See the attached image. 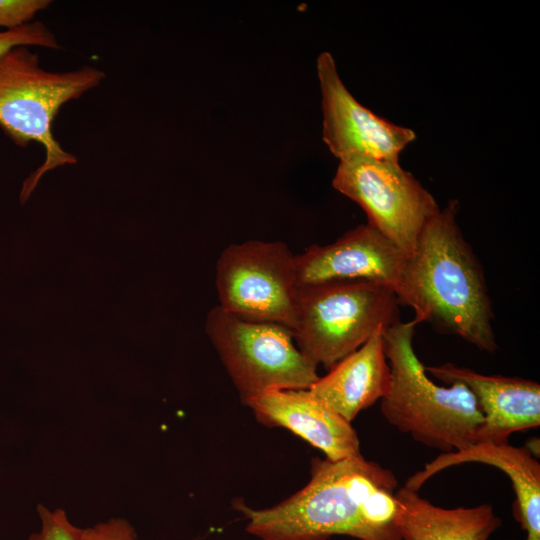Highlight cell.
Returning <instances> with one entry per match:
<instances>
[{
    "mask_svg": "<svg viewBox=\"0 0 540 540\" xmlns=\"http://www.w3.org/2000/svg\"><path fill=\"white\" fill-rule=\"evenodd\" d=\"M394 473L362 455L332 461L315 458L309 482L265 509L234 504L248 520L246 531L261 540H402Z\"/></svg>",
    "mask_w": 540,
    "mask_h": 540,
    "instance_id": "obj_1",
    "label": "cell"
},
{
    "mask_svg": "<svg viewBox=\"0 0 540 540\" xmlns=\"http://www.w3.org/2000/svg\"><path fill=\"white\" fill-rule=\"evenodd\" d=\"M451 200L424 226L394 287L417 324L427 322L486 352L497 350L483 268L457 222Z\"/></svg>",
    "mask_w": 540,
    "mask_h": 540,
    "instance_id": "obj_2",
    "label": "cell"
},
{
    "mask_svg": "<svg viewBox=\"0 0 540 540\" xmlns=\"http://www.w3.org/2000/svg\"><path fill=\"white\" fill-rule=\"evenodd\" d=\"M416 323L397 321L383 333L390 383L381 399L383 417L399 431L442 453L476 440L483 414L460 383L442 387L427 375L413 348Z\"/></svg>",
    "mask_w": 540,
    "mask_h": 540,
    "instance_id": "obj_3",
    "label": "cell"
},
{
    "mask_svg": "<svg viewBox=\"0 0 540 540\" xmlns=\"http://www.w3.org/2000/svg\"><path fill=\"white\" fill-rule=\"evenodd\" d=\"M105 73L93 66L67 72H50L40 66L37 53L20 46L0 55V128L18 146L40 143L43 164L24 181L20 192L24 204L50 170L78 162L53 135L60 108L98 86Z\"/></svg>",
    "mask_w": 540,
    "mask_h": 540,
    "instance_id": "obj_4",
    "label": "cell"
},
{
    "mask_svg": "<svg viewBox=\"0 0 540 540\" xmlns=\"http://www.w3.org/2000/svg\"><path fill=\"white\" fill-rule=\"evenodd\" d=\"M392 287L375 282L299 286L295 293L293 336L314 364L331 368L378 330L398 320Z\"/></svg>",
    "mask_w": 540,
    "mask_h": 540,
    "instance_id": "obj_5",
    "label": "cell"
},
{
    "mask_svg": "<svg viewBox=\"0 0 540 540\" xmlns=\"http://www.w3.org/2000/svg\"><path fill=\"white\" fill-rule=\"evenodd\" d=\"M205 331L243 402L266 391L308 389L319 378L287 326L244 320L216 305Z\"/></svg>",
    "mask_w": 540,
    "mask_h": 540,
    "instance_id": "obj_6",
    "label": "cell"
},
{
    "mask_svg": "<svg viewBox=\"0 0 540 540\" xmlns=\"http://www.w3.org/2000/svg\"><path fill=\"white\" fill-rule=\"evenodd\" d=\"M296 254L280 241L229 244L216 263L218 306L238 318L294 326Z\"/></svg>",
    "mask_w": 540,
    "mask_h": 540,
    "instance_id": "obj_7",
    "label": "cell"
},
{
    "mask_svg": "<svg viewBox=\"0 0 540 540\" xmlns=\"http://www.w3.org/2000/svg\"><path fill=\"white\" fill-rule=\"evenodd\" d=\"M332 185L357 203L370 226L408 255L440 208L434 196L399 162L340 160Z\"/></svg>",
    "mask_w": 540,
    "mask_h": 540,
    "instance_id": "obj_8",
    "label": "cell"
},
{
    "mask_svg": "<svg viewBox=\"0 0 540 540\" xmlns=\"http://www.w3.org/2000/svg\"><path fill=\"white\" fill-rule=\"evenodd\" d=\"M322 96L323 140L339 160L370 158L399 162L415 132L374 114L342 82L335 60L322 52L316 62Z\"/></svg>",
    "mask_w": 540,
    "mask_h": 540,
    "instance_id": "obj_9",
    "label": "cell"
},
{
    "mask_svg": "<svg viewBox=\"0 0 540 540\" xmlns=\"http://www.w3.org/2000/svg\"><path fill=\"white\" fill-rule=\"evenodd\" d=\"M406 254L369 224L359 225L325 245L296 254V284L375 282L393 288Z\"/></svg>",
    "mask_w": 540,
    "mask_h": 540,
    "instance_id": "obj_10",
    "label": "cell"
},
{
    "mask_svg": "<svg viewBox=\"0 0 540 540\" xmlns=\"http://www.w3.org/2000/svg\"><path fill=\"white\" fill-rule=\"evenodd\" d=\"M425 370L449 385L463 384L472 393L483 414L475 442H508L512 433L540 425V385L535 381L484 375L452 363Z\"/></svg>",
    "mask_w": 540,
    "mask_h": 540,
    "instance_id": "obj_11",
    "label": "cell"
},
{
    "mask_svg": "<svg viewBox=\"0 0 540 540\" xmlns=\"http://www.w3.org/2000/svg\"><path fill=\"white\" fill-rule=\"evenodd\" d=\"M257 421L286 428L332 461L361 455L360 441L351 423L317 399L309 389L271 390L244 402Z\"/></svg>",
    "mask_w": 540,
    "mask_h": 540,
    "instance_id": "obj_12",
    "label": "cell"
},
{
    "mask_svg": "<svg viewBox=\"0 0 540 540\" xmlns=\"http://www.w3.org/2000/svg\"><path fill=\"white\" fill-rule=\"evenodd\" d=\"M463 463L487 464L504 472L514 489L515 516L526 533L525 540H540V464L527 446L475 442L461 450L441 453L410 476L404 486L418 491L435 474Z\"/></svg>",
    "mask_w": 540,
    "mask_h": 540,
    "instance_id": "obj_13",
    "label": "cell"
},
{
    "mask_svg": "<svg viewBox=\"0 0 540 540\" xmlns=\"http://www.w3.org/2000/svg\"><path fill=\"white\" fill-rule=\"evenodd\" d=\"M386 329L378 330L308 388L317 399L350 423L359 412L381 400L388 390L390 368L383 341Z\"/></svg>",
    "mask_w": 540,
    "mask_h": 540,
    "instance_id": "obj_14",
    "label": "cell"
},
{
    "mask_svg": "<svg viewBox=\"0 0 540 540\" xmlns=\"http://www.w3.org/2000/svg\"><path fill=\"white\" fill-rule=\"evenodd\" d=\"M402 540H488L501 519L488 504L443 508L402 486L396 491Z\"/></svg>",
    "mask_w": 540,
    "mask_h": 540,
    "instance_id": "obj_15",
    "label": "cell"
},
{
    "mask_svg": "<svg viewBox=\"0 0 540 540\" xmlns=\"http://www.w3.org/2000/svg\"><path fill=\"white\" fill-rule=\"evenodd\" d=\"M20 46L51 49L61 47L52 31L40 21H33L13 30L0 31V55Z\"/></svg>",
    "mask_w": 540,
    "mask_h": 540,
    "instance_id": "obj_16",
    "label": "cell"
},
{
    "mask_svg": "<svg viewBox=\"0 0 540 540\" xmlns=\"http://www.w3.org/2000/svg\"><path fill=\"white\" fill-rule=\"evenodd\" d=\"M37 511L41 527L28 540H79L81 528L71 523L64 510L52 511L44 505H38Z\"/></svg>",
    "mask_w": 540,
    "mask_h": 540,
    "instance_id": "obj_17",
    "label": "cell"
},
{
    "mask_svg": "<svg viewBox=\"0 0 540 540\" xmlns=\"http://www.w3.org/2000/svg\"><path fill=\"white\" fill-rule=\"evenodd\" d=\"M51 3L50 0H0V28L7 31L29 24Z\"/></svg>",
    "mask_w": 540,
    "mask_h": 540,
    "instance_id": "obj_18",
    "label": "cell"
},
{
    "mask_svg": "<svg viewBox=\"0 0 540 540\" xmlns=\"http://www.w3.org/2000/svg\"><path fill=\"white\" fill-rule=\"evenodd\" d=\"M79 540H137V534L126 519L112 518L81 528Z\"/></svg>",
    "mask_w": 540,
    "mask_h": 540,
    "instance_id": "obj_19",
    "label": "cell"
}]
</instances>
